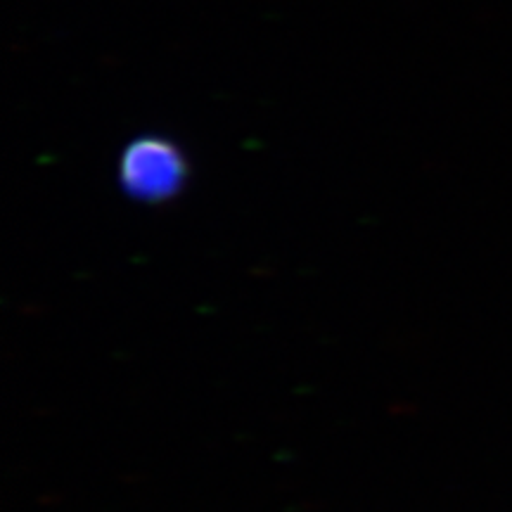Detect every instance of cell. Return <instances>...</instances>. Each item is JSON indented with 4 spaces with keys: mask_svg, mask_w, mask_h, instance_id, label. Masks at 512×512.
<instances>
[{
    "mask_svg": "<svg viewBox=\"0 0 512 512\" xmlns=\"http://www.w3.org/2000/svg\"><path fill=\"white\" fill-rule=\"evenodd\" d=\"M190 178V162L174 140L143 133L119 157V188L140 204H164L181 195Z\"/></svg>",
    "mask_w": 512,
    "mask_h": 512,
    "instance_id": "1",
    "label": "cell"
}]
</instances>
